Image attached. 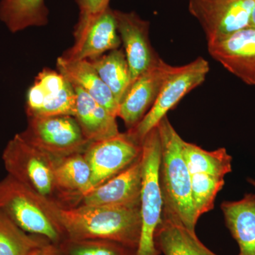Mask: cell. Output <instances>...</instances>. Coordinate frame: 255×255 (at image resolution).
<instances>
[{"instance_id":"obj_10","label":"cell","mask_w":255,"mask_h":255,"mask_svg":"<svg viewBox=\"0 0 255 255\" xmlns=\"http://www.w3.org/2000/svg\"><path fill=\"white\" fill-rule=\"evenodd\" d=\"M142 153V145L127 132L91 142L84 152L92 170V189L128 167Z\"/></svg>"},{"instance_id":"obj_21","label":"cell","mask_w":255,"mask_h":255,"mask_svg":"<svg viewBox=\"0 0 255 255\" xmlns=\"http://www.w3.org/2000/svg\"><path fill=\"white\" fill-rule=\"evenodd\" d=\"M45 0H1L0 21L12 33L48 22Z\"/></svg>"},{"instance_id":"obj_22","label":"cell","mask_w":255,"mask_h":255,"mask_svg":"<svg viewBox=\"0 0 255 255\" xmlns=\"http://www.w3.org/2000/svg\"><path fill=\"white\" fill-rule=\"evenodd\" d=\"M120 105L131 85L130 68L122 50H111L109 54L88 60Z\"/></svg>"},{"instance_id":"obj_2","label":"cell","mask_w":255,"mask_h":255,"mask_svg":"<svg viewBox=\"0 0 255 255\" xmlns=\"http://www.w3.org/2000/svg\"><path fill=\"white\" fill-rule=\"evenodd\" d=\"M156 127L161 142L159 182L163 200L162 215L177 220L195 232L199 217L193 203L190 172L183 155L184 140L167 116Z\"/></svg>"},{"instance_id":"obj_7","label":"cell","mask_w":255,"mask_h":255,"mask_svg":"<svg viewBox=\"0 0 255 255\" xmlns=\"http://www.w3.org/2000/svg\"><path fill=\"white\" fill-rule=\"evenodd\" d=\"M20 135L55 159L84 153L91 143L72 116L28 117L27 127Z\"/></svg>"},{"instance_id":"obj_15","label":"cell","mask_w":255,"mask_h":255,"mask_svg":"<svg viewBox=\"0 0 255 255\" xmlns=\"http://www.w3.org/2000/svg\"><path fill=\"white\" fill-rule=\"evenodd\" d=\"M121 44L114 10L109 8L75 40L73 48L63 57L70 60L95 59L108 50L118 49Z\"/></svg>"},{"instance_id":"obj_14","label":"cell","mask_w":255,"mask_h":255,"mask_svg":"<svg viewBox=\"0 0 255 255\" xmlns=\"http://www.w3.org/2000/svg\"><path fill=\"white\" fill-rule=\"evenodd\" d=\"M142 184V159L140 155L127 169L87 193L80 205H137L140 204Z\"/></svg>"},{"instance_id":"obj_30","label":"cell","mask_w":255,"mask_h":255,"mask_svg":"<svg viewBox=\"0 0 255 255\" xmlns=\"http://www.w3.org/2000/svg\"><path fill=\"white\" fill-rule=\"evenodd\" d=\"M248 182L253 186V187L255 188V179H253V178H248Z\"/></svg>"},{"instance_id":"obj_1","label":"cell","mask_w":255,"mask_h":255,"mask_svg":"<svg viewBox=\"0 0 255 255\" xmlns=\"http://www.w3.org/2000/svg\"><path fill=\"white\" fill-rule=\"evenodd\" d=\"M65 239L106 240L137 250L141 230L140 204L85 206L58 209Z\"/></svg>"},{"instance_id":"obj_26","label":"cell","mask_w":255,"mask_h":255,"mask_svg":"<svg viewBox=\"0 0 255 255\" xmlns=\"http://www.w3.org/2000/svg\"><path fill=\"white\" fill-rule=\"evenodd\" d=\"M59 246L64 255H136V250L106 240L65 239Z\"/></svg>"},{"instance_id":"obj_25","label":"cell","mask_w":255,"mask_h":255,"mask_svg":"<svg viewBox=\"0 0 255 255\" xmlns=\"http://www.w3.org/2000/svg\"><path fill=\"white\" fill-rule=\"evenodd\" d=\"M191 175V195L198 216L211 211L218 194L225 184L224 177L206 173Z\"/></svg>"},{"instance_id":"obj_8","label":"cell","mask_w":255,"mask_h":255,"mask_svg":"<svg viewBox=\"0 0 255 255\" xmlns=\"http://www.w3.org/2000/svg\"><path fill=\"white\" fill-rule=\"evenodd\" d=\"M253 0H189V11L200 23L207 41L251 27Z\"/></svg>"},{"instance_id":"obj_3","label":"cell","mask_w":255,"mask_h":255,"mask_svg":"<svg viewBox=\"0 0 255 255\" xmlns=\"http://www.w3.org/2000/svg\"><path fill=\"white\" fill-rule=\"evenodd\" d=\"M55 160L24 140L20 133L8 142L2 153L8 175L52 205L60 209H70L68 200L57 184Z\"/></svg>"},{"instance_id":"obj_4","label":"cell","mask_w":255,"mask_h":255,"mask_svg":"<svg viewBox=\"0 0 255 255\" xmlns=\"http://www.w3.org/2000/svg\"><path fill=\"white\" fill-rule=\"evenodd\" d=\"M58 209L8 174L0 182V210L25 232L59 245L65 237Z\"/></svg>"},{"instance_id":"obj_9","label":"cell","mask_w":255,"mask_h":255,"mask_svg":"<svg viewBox=\"0 0 255 255\" xmlns=\"http://www.w3.org/2000/svg\"><path fill=\"white\" fill-rule=\"evenodd\" d=\"M77 95L71 82L59 72L44 69L38 74L26 97L28 117H75Z\"/></svg>"},{"instance_id":"obj_16","label":"cell","mask_w":255,"mask_h":255,"mask_svg":"<svg viewBox=\"0 0 255 255\" xmlns=\"http://www.w3.org/2000/svg\"><path fill=\"white\" fill-rule=\"evenodd\" d=\"M73 87L77 95L74 117L85 138L89 142H93L119 135L120 132L117 117L106 110L81 87L76 85Z\"/></svg>"},{"instance_id":"obj_31","label":"cell","mask_w":255,"mask_h":255,"mask_svg":"<svg viewBox=\"0 0 255 255\" xmlns=\"http://www.w3.org/2000/svg\"><path fill=\"white\" fill-rule=\"evenodd\" d=\"M253 1H255V0H253Z\"/></svg>"},{"instance_id":"obj_17","label":"cell","mask_w":255,"mask_h":255,"mask_svg":"<svg viewBox=\"0 0 255 255\" xmlns=\"http://www.w3.org/2000/svg\"><path fill=\"white\" fill-rule=\"evenodd\" d=\"M57 68L72 85L81 87L106 110L117 117L119 104L88 60H70L60 57L57 60Z\"/></svg>"},{"instance_id":"obj_24","label":"cell","mask_w":255,"mask_h":255,"mask_svg":"<svg viewBox=\"0 0 255 255\" xmlns=\"http://www.w3.org/2000/svg\"><path fill=\"white\" fill-rule=\"evenodd\" d=\"M48 241L25 232L0 210V255H28Z\"/></svg>"},{"instance_id":"obj_28","label":"cell","mask_w":255,"mask_h":255,"mask_svg":"<svg viewBox=\"0 0 255 255\" xmlns=\"http://www.w3.org/2000/svg\"><path fill=\"white\" fill-rule=\"evenodd\" d=\"M28 255H64L59 245L46 242L42 246L35 248Z\"/></svg>"},{"instance_id":"obj_20","label":"cell","mask_w":255,"mask_h":255,"mask_svg":"<svg viewBox=\"0 0 255 255\" xmlns=\"http://www.w3.org/2000/svg\"><path fill=\"white\" fill-rule=\"evenodd\" d=\"M156 248L164 255H218L177 220L162 215L155 236Z\"/></svg>"},{"instance_id":"obj_5","label":"cell","mask_w":255,"mask_h":255,"mask_svg":"<svg viewBox=\"0 0 255 255\" xmlns=\"http://www.w3.org/2000/svg\"><path fill=\"white\" fill-rule=\"evenodd\" d=\"M142 184L140 195L141 230L136 255H159L155 236L161 222L163 200L159 182L161 142L157 127L142 142Z\"/></svg>"},{"instance_id":"obj_18","label":"cell","mask_w":255,"mask_h":255,"mask_svg":"<svg viewBox=\"0 0 255 255\" xmlns=\"http://www.w3.org/2000/svg\"><path fill=\"white\" fill-rule=\"evenodd\" d=\"M221 208L226 226L239 246L238 255H255V194L223 201Z\"/></svg>"},{"instance_id":"obj_23","label":"cell","mask_w":255,"mask_h":255,"mask_svg":"<svg viewBox=\"0 0 255 255\" xmlns=\"http://www.w3.org/2000/svg\"><path fill=\"white\" fill-rule=\"evenodd\" d=\"M182 152L190 174L206 173L225 178L232 172L233 157L224 147L207 151L183 140Z\"/></svg>"},{"instance_id":"obj_27","label":"cell","mask_w":255,"mask_h":255,"mask_svg":"<svg viewBox=\"0 0 255 255\" xmlns=\"http://www.w3.org/2000/svg\"><path fill=\"white\" fill-rule=\"evenodd\" d=\"M80 8V17L75 28V40L82 36L87 28L110 8V0H77Z\"/></svg>"},{"instance_id":"obj_11","label":"cell","mask_w":255,"mask_h":255,"mask_svg":"<svg viewBox=\"0 0 255 255\" xmlns=\"http://www.w3.org/2000/svg\"><path fill=\"white\" fill-rule=\"evenodd\" d=\"M174 68L159 58L129 87L119 105L117 115L124 121L128 130L136 127L150 110Z\"/></svg>"},{"instance_id":"obj_6","label":"cell","mask_w":255,"mask_h":255,"mask_svg":"<svg viewBox=\"0 0 255 255\" xmlns=\"http://www.w3.org/2000/svg\"><path fill=\"white\" fill-rule=\"evenodd\" d=\"M209 70V62L202 57L187 65L174 67L162 85L155 103L140 123L128 130V135L142 145L147 133L157 127L169 111L172 110L184 96L204 82Z\"/></svg>"},{"instance_id":"obj_12","label":"cell","mask_w":255,"mask_h":255,"mask_svg":"<svg viewBox=\"0 0 255 255\" xmlns=\"http://www.w3.org/2000/svg\"><path fill=\"white\" fill-rule=\"evenodd\" d=\"M208 50L228 71L255 86V28L209 41Z\"/></svg>"},{"instance_id":"obj_29","label":"cell","mask_w":255,"mask_h":255,"mask_svg":"<svg viewBox=\"0 0 255 255\" xmlns=\"http://www.w3.org/2000/svg\"><path fill=\"white\" fill-rule=\"evenodd\" d=\"M251 27L255 28V6L252 14Z\"/></svg>"},{"instance_id":"obj_19","label":"cell","mask_w":255,"mask_h":255,"mask_svg":"<svg viewBox=\"0 0 255 255\" xmlns=\"http://www.w3.org/2000/svg\"><path fill=\"white\" fill-rule=\"evenodd\" d=\"M55 174L58 187L70 209L78 207L92 189V170L84 153L56 159Z\"/></svg>"},{"instance_id":"obj_13","label":"cell","mask_w":255,"mask_h":255,"mask_svg":"<svg viewBox=\"0 0 255 255\" xmlns=\"http://www.w3.org/2000/svg\"><path fill=\"white\" fill-rule=\"evenodd\" d=\"M114 14L117 30L125 48L132 85L160 58L151 46L148 21L142 19L135 12L114 10Z\"/></svg>"}]
</instances>
